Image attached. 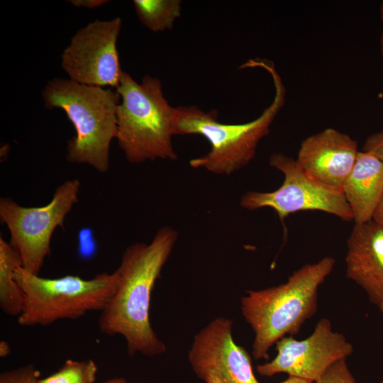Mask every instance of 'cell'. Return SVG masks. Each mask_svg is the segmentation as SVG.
<instances>
[{
  "label": "cell",
  "mask_w": 383,
  "mask_h": 383,
  "mask_svg": "<svg viewBox=\"0 0 383 383\" xmlns=\"http://www.w3.org/2000/svg\"><path fill=\"white\" fill-rule=\"evenodd\" d=\"M177 238L173 228H160L149 243L128 247L116 270L118 287L101 312L98 326L104 335L123 336L130 356L140 353L153 357L166 350L151 326L150 309L155 284Z\"/></svg>",
  "instance_id": "6da1fadb"
},
{
  "label": "cell",
  "mask_w": 383,
  "mask_h": 383,
  "mask_svg": "<svg viewBox=\"0 0 383 383\" xmlns=\"http://www.w3.org/2000/svg\"><path fill=\"white\" fill-rule=\"evenodd\" d=\"M247 67H259L271 76L274 86L272 101L255 119L237 124L217 120L218 111H204L196 106L175 107L173 132L175 135H199L211 145L210 150L189 161L194 169H204L219 175H231L248 165L255 157L260 140L268 135L270 127L283 108L286 89L274 65L265 59L250 60Z\"/></svg>",
  "instance_id": "7a4b0ae2"
},
{
  "label": "cell",
  "mask_w": 383,
  "mask_h": 383,
  "mask_svg": "<svg viewBox=\"0 0 383 383\" xmlns=\"http://www.w3.org/2000/svg\"><path fill=\"white\" fill-rule=\"evenodd\" d=\"M335 260L324 257L295 270L283 284L248 290L241 297L242 314L255 337L252 356L268 360V351L287 335L293 336L316 313L319 287L332 272Z\"/></svg>",
  "instance_id": "3957f363"
},
{
  "label": "cell",
  "mask_w": 383,
  "mask_h": 383,
  "mask_svg": "<svg viewBox=\"0 0 383 383\" xmlns=\"http://www.w3.org/2000/svg\"><path fill=\"white\" fill-rule=\"evenodd\" d=\"M42 97L47 109H62L75 130L67 142V160L106 172L111 143L117 134L118 93L55 77L47 82Z\"/></svg>",
  "instance_id": "277c9868"
},
{
  "label": "cell",
  "mask_w": 383,
  "mask_h": 383,
  "mask_svg": "<svg viewBox=\"0 0 383 383\" xmlns=\"http://www.w3.org/2000/svg\"><path fill=\"white\" fill-rule=\"evenodd\" d=\"M116 91L121 99L116 139L127 161L175 160L172 141L175 107L165 97L161 81L145 75L138 83L123 72Z\"/></svg>",
  "instance_id": "5b68a950"
},
{
  "label": "cell",
  "mask_w": 383,
  "mask_h": 383,
  "mask_svg": "<svg viewBox=\"0 0 383 383\" xmlns=\"http://www.w3.org/2000/svg\"><path fill=\"white\" fill-rule=\"evenodd\" d=\"M15 277L24 293L23 310L17 318L22 326H48L90 311L101 312L118 284L116 270L89 279L77 275L45 278L18 267Z\"/></svg>",
  "instance_id": "8992f818"
},
{
  "label": "cell",
  "mask_w": 383,
  "mask_h": 383,
  "mask_svg": "<svg viewBox=\"0 0 383 383\" xmlns=\"http://www.w3.org/2000/svg\"><path fill=\"white\" fill-rule=\"evenodd\" d=\"M80 187L77 179L65 181L55 189L51 200L42 206H23L11 198L0 199L1 220L26 271L40 274L50 254L54 232L64 226L66 217L79 202Z\"/></svg>",
  "instance_id": "52a82bcc"
},
{
  "label": "cell",
  "mask_w": 383,
  "mask_h": 383,
  "mask_svg": "<svg viewBox=\"0 0 383 383\" xmlns=\"http://www.w3.org/2000/svg\"><path fill=\"white\" fill-rule=\"evenodd\" d=\"M270 165L284 174L281 186L272 192L248 191L240 205L248 210L273 209L281 221L300 211H320L350 221L353 216L342 189L325 186L310 177L296 160L282 152L271 155Z\"/></svg>",
  "instance_id": "ba28073f"
},
{
  "label": "cell",
  "mask_w": 383,
  "mask_h": 383,
  "mask_svg": "<svg viewBox=\"0 0 383 383\" xmlns=\"http://www.w3.org/2000/svg\"><path fill=\"white\" fill-rule=\"evenodd\" d=\"M120 17L96 19L78 30L61 55L69 79L85 85L117 88L123 71L117 48Z\"/></svg>",
  "instance_id": "9c48e42d"
},
{
  "label": "cell",
  "mask_w": 383,
  "mask_h": 383,
  "mask_svg": "<svg viewBox=\"0 0 383 383\" xmlns=\"http://www.w3.org/2000/svg\"><path fill=\"white\" fill-rule=\"evenodd\" d=\"M277 355L270 362L257 365L263 377L287 374L312 382L318 380L335 362L346 360L353 352L352 344L334 331L331 321L321 318L306 338L285 336L276 343Z\"/></svg>",
  "instance_id": "30bf717a"
},
{
  "label": "cell",
  "mask_w": 383,
  "mask_h": 383,
  "mask_svg": "<svg viewBox=\"0 0 383 383\" xmlns=\"http://www.w3.org/2000/svg\"><path fill=\"white\" fill-rule=\"evenodd\" d=\"M233 321L218 317L195 336L189 351V361L203 381L216 376L221 383H259L249 353L233 338Z\"/></svg>",
  "instance_id": "8fae6325"
},
{
  "label": "cell",
  "mask_w": 383,
  "mask_h": 383,
  "mask_svg": "<svg viewBox=\"0 0 383 383\" xmlns=\"http://www.w3.org/2000/svg\"><path fill=\"white\" fill-rule=\"evenodd\" d=\"M358 152L357 143L350 135L328 128L302 140L296 160L316 181L343 190Z\"/></svg>",
  "instance_id": "7c38bea8"
},
{
  "label": "cell",
  "mask_w": 383,
  "mask_h": 383,
  "mask_svg": "<svg viewBox=\"0 0 383 383\" xmlns=\"http://www.w3.org/2000/svg\"><path fill=\"white\" fill-rule=\"evenodd\" d=\"M346 276L360 286L383 313V225L354 226L347 240Z\"/></svg>",
  "instance_id": "4fadbf2b"
},
{
  "label": "cell",
  "mask_w": 383,
  "mask_h": 383,
  "mask_svg": "<svg viewBox=\"0 0 383 383\" xmlns=\"http://www.w3.org/2000/svg\"><path fill=\"white\" fill-rule=\"evenodd\" d=\"M343 192L356 224L372 221L383 193V162L371 152L359 151Z\"/></svg>",
  "instance_id": "5bb4252c"
},
{
  "label": "cell",
  "mask_w": 383,
  "mask_h": 383,
  "mask_svg": "<svg viewBox=\"0 0 383 383\" xmlns=\"http://www.w3.org/2000/svg\"><path fill=\"white\" fill-rule=\"evenodd\" d=\"M22 267L15 248L0 237V308L6 315L18 317L24 307V293L15 277V271Z\"/></svg>",
  "instance_id": "9a60e30c"
},
{
  "label": "cell",
  "mask_w": 383,
  "mask_h": 383,
  "mask_svg": "<svg viewBox=\"0 0 383 383\" xmlns=\"http://www.w3.org/2000/svg\"><path fill=\"white\" fill-rule=\"evenodd\" d=\"M133 4L139 21L155 33L172 30L182 11L180 0H134Z\"/></svg>",
  "instance_id": "2e32d148"
},
{
  "label": "cell",
  "mask_w": 383,
  "mask_h": 383,
  "mask_svg": "<svg viewBox=\"0 0 383 383\" xmlns=\"http://www.w3.org/2000/svg\"><path fill=\"white\" fill-rule=\"evenodd\" d=\"M98 367L92 360H67L61 368L39 383H94Z\"/></svg>",
  "instance_id": "e0dca14e"
},
{
  "label": "cell",
  "mask_w": 383,
  "mask_h": 383,
  "mask_svg": "<svg viewBox=\"0 0 383 383\" xmlns=\"http://www.w3.org/2000/svg\"><path fill=\"white\" fill-rule=\"evenodd\" d=\"M40 372L30 364L5 371L0 374V383H39Z\"/></svg>",
  "instance_id": "ac0fdd59"
},
{
  "label": "cell",
  "mask_w": 383,
  "mask_h": 383,
  "mask_svg": "<svg viewBox=\"0 0 383 383\" xmlns=\"http://www.w3.org/2000/svg\"><path fill=\"white\" fill-rule=\"evenodd\" d=\"M314 383H357L350 371L346 360L332 365L323 376ZM378 383H383V379Z\"/></svg>",
  "instance_id": "d6986e66"
},
{
  "label": "cell",
  "mask_w": 383,
  "mask_h": 383,
  "mask_svg": "<svg viewBox=\"0 0 383 383\" xmlns=\"http://www.w3.org/2000/svg\"><path fill=\"white\" fill-rule=\"evenodd\" d=\"M78 253L82 259L91 258L96 253V244L91 230L84 228L78 235Z\"/></svg>",
  "instance_id": "ffe728a7"
},
{
  "label": "cell",
  "mask_w": 383,
  "mask_h": 383,
  "mask_svg": "<svg viewBox=\"0 0 383 383\" xmlns=\"http://www.w3.org/2000/svg\"><path fill=\"white\" fill-rule=\"evenodd\" d=\"M362 150L372 153L383 162V131L370 135Z\"/></svg>",
  "instance_id": "44dd1931"
},
{
  "label": "cell",
  "mask_w": 383,
  "mask_h": 383,
  "mask_svg": "<svg viewBox=\"0 0 383 383\" xmlns=\"http://www.w3.org/2000/svg\"><path fill=\"white\" fill-rule=\"evenodd\" d=\"M70 4L77 8L94 9L109 2L107 0H71Z\"/></svg>",
  "instance_id": "7402d4cb"
},
{
  "label": "cell",
  "mask_w": 383,
  "mask_h": 383,
  "mask_svg": "<svg viewBox=\"0 0 383 383\" xmlns=\"http://www.w3.org/2000/svg\"><path fill=\"white\" fill-rule=\"evenodd\" d=\"M372 221L377 223L383 225V193L374 213Z\"/></svg>",
  "instance_id": "603a6c76"
},
{
  "label": "cell",
  "mask_w": 383,
  "mask_h": 383,
  "mask_svg": "<svg viewBox=\"0 0 383 383\" xmlns=\"http://www.w3.org/2000/svg\"><path fill=\"white\" fill-rule=\"evenodd\" d=\"M11 353V347L9 343L4 340L0 341V357H6Z\"/></svg>",
  "instance_id": "cb8c5ba5"
},
{
  "label": "cell",
  "mask_w": 383,
  "mask_h": 383,
  "mask_svg": "<svg viewBox=\"0 0 383 383\" xmlns=\"http://www.w3.org/2000/svg\"><path fill=\"white\" fill-rule=\"evenodd\" d=\"M279 383H313V382L311 381L304 379L288 376V377L285 380Z\"/></svg>",
  "instance_id": "d4e9b609"
},
{
  "label": "cell",
  "mask_w": 383,
  "mask_h": 383,
  "mask_svg": "<svg viewBox=\"0 0 383 383\" xmlns=\"http://www.w3.org/2000/svg\"><path fill=\"white\" fill-rule=\"evenodd\" d=\"M379 11H380V18H381L382 25H383V1L381 3ZM380 50H381L382 55L383 57V30H382V33L380 38Z\"/></svg>",
  "instance_id": "484cf974"
},
{
  "label": "cell",
  "mask_w": 383,
  "mask_h": 383,
  "mask_svg": "<svg viewBox=\"0 0 383 383\" xmlns=\"http://www.w3.org/2000/svg\"><path fill=\"white\" fill-rule=\"evenodd\" d=\"M10 147L8 144H4V145H2L1 147V149H0V157L1 158H4L5 157H6L9 152V150H10Z\"/></svg>",
  "instance_id": "4316f807"
},
{
  "label": "cell",
  "mask_w": 383,
  "mask_h": 383,
  "mask_svg": "<svg viewBox=\"0 0 383 383\" xmlns=\"http://www.w3.org/2000/svg\"><path fill=\"white\" fill-rule=\"evenodd\" d=\"M103 383H128L127 381L123 377H115L109 379Z\"/></svg>",
  "instance_id": "83f0119b"
},
{
  "label": "cell",
  "mask_w": 383,
  "mask_h": 383,
  "mask_svg": "<svg viewBox=\"0 0 383 383\" xmlns=\"http://www.w3.org/2000/svg\"><path fill=\"white\" fill-rule=\"evenodd\" d=\"M205 383H221V382L216 376L210 375L206 379Z\"/></svg>",
  "instance_id": "f1b7e54d"
}]
</instances>
